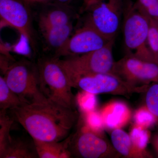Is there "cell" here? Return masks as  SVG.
Here are the masks:
<instances>
[{"instance_id": "obj_1", "label": "cell", "mask_w": 158, "mask_h": 158, "mask_svg": "<svg viewBox=\"0 0 158 158\" xmlns=\"http://www.w3.org/2000/svg\"><path fill=\"white\" fill-rule=\"evenodd\" d=\"M10 111L12 118L33 139L43 141L66 139L77 118L75 110L50 100L42 103L26 104Z\"/></svg>"}, {"instance_id": "obj_2", "label": "cell", "mask_w": 158, "mask_h": 158, "mask_svg": "<svg viewBox=\"0 0 158 158\" xmlns=\"http://www.w3.org/2000/svg\"><path fill=\"white\" fill-rule=\"evenodd\" d=\"M40 89L50 100L75 110V97L70 77L58 57L40 61L38 65Z\"/></svg>"}, {"instance_id": "obj_3", "label": "cell", "mask_w": 158, "mask_h": 158, "mask_svg": "<svg viewBox=\"0 0 158 158\" xmlns=\"http://www.w3.org/2000/svg\"><path fill=\"white\" fill-rule=\"evenodd\" d=\"M9 88L25 104L47 102L49 100L40 89L38 66L27 61L13 63L4 76Z\"/></svg>"}, {"instance_id": "obj_4", "label": "cell", "mask_w": 158, "mask_h": 158, "mask_svg": "<svg viewBox=\"0 0 158 158\" xmlns=\"http://www.w3.org/2000/svg\"><path fill=\"white\" fill-rule=\"evenodd\" d=\"M126 11L123 34L127 54L145 61L155 62L148 45L150 19L134 5L129 6Z\"/></svg>"}, {"instance_id": "obj_5", "label": "cell", "mask_w": 158, "mask_h": 158, "mask_svg": "<svg viewBox=\"0 0 158 158\" xmlns=\"http://www.w3.org/2000/svg\"><path fill=\"white\" fill-rule=\"evenodd\" d=\"M73 88L94 94H109L130 97L133 93H145L149 85L136 87L112 73L69 75Z\"/></svg>"}, {"instance_id": "obj_6", "label": "cell", "mask_w": 158, "mask_h": 158, "mask_svg": "<svg viewBox=\"0 0 158 158\" xmlns=\"http://www.w3.org/2000/svg\"><path fill=\"white\" fill-rule=\"evenodd\" d=\"M115 40L103 47L88 54L60 59L69 75L95 73L113 74L115 61L113 56Z\"/></svg>"}, {"instance_id": "obj_7", "label": "cell", "mask_w": 158, "mask_h": 158, "mask_svg": "<svg viewBox=\"0 0 158 158\" xmlns=\"http://www.w3.org/2000/svg\"><path fill=\"white\" fill-rule=\"evenodd\" d=\"M123 0H104L88 8L85 24L109 40L115 39L123 13Z\"/></svg>"}, {"instance_id": "obj_8", "label": "cell", "mask_w": 158, "mask_h": 158, "mask_svg": "<svg viewBox=\"0 0 158 158\" xmlns=\"http://www.w3.org/2000/svg\"><path fill=\"white\" fill-rule=\"evenodd\" d=\"M113 74L136 87L158 82V63L127 54L115 62Z\"/></svg>"}, {"instance_id": "obj_9", "label": "cell", "mask_w": 158, "mask_h": 158, "mask_svg": "<svg viewBox=\"0 0 158 158\" xmlns=\"http://www.w3.org/2000/svg\"><path fill=\"white\" fill-rule=\"evenodd\" d=\"M81 129L71 136L69 149L72 156L83 158L116 157L117 152L113 145L96 134Z\"/></svg>"}, {"instance_id": "obj_10", "label": "cell", "mask_w": 158, "mask_h": 158, "mask_svg": "<svg viewBox=\"0 0 158 158\" xmlns=\"http://www.w3.org/2000/svg\"><path fill=\"white\" fill-rule=\"evenodd\" d=\"M110 40L91 26L85 24L56 52L57 57H74L88 54L104 47Z\"/></svg>"}, {"instance_id": "obj_11", "label": "cell", "mask_w": 158, "mask_h": 158, "mask_svg": "<svg viewBox=\"0 0 158 158\" xmlns=\"http://www.w3.org/2000/svg\"><path fill=\"white\" fill-rule=\"evenodd\" d=\"M0 16L3 21L19 31L31 41L30 18L25 5L19 0H0Z\"/></svg>"}, {"instance_id": "obj_12", "label": "cell", "mask_w": 158, "mask_h": 158, "mask_svg": "<svg viewBox=\"0 0 158 158\" xmlns=\"http://www.w3.org/2000/svg\"><path fill=\"white\" fill-rule=\"evenodd\" d=\"M112 145L118 154L126 158L150 157L146 152L138 149L133 144L131 136L120 129H115L111 133Z\"/></svg>"}, {"instance_id": "obj_13", "label": "cell", "mask_w": 158, "mask_h": 158, "mask_svg": "<svg viewBox=\"0 0 158 158\" xmlns=\"http://www.w3.org/2000/svg\"><path fill=\"white\" fill-rule=\"evenodd\" d=\"M71 136L61 141H43L33 139L38 157L70 158L72 156L69 149Z\"/></svg>"}, {"instance_id": "obj_14", "label": "cell", "mask_w": 158, "mask_h": 158, "mask_svg": "<svg viewBox=\"0 0 158 158\" xmlns=\"http://www.w3.org/2000/svg\"><path fill=\"white\" fill-rule=\"evenodd\" d=\"M72 30L73 26L70 23L65 25L49 29L42 33L47 45L56 52L68 41Z\"/></svg>"}, {"instance_id": "obj_15", "label": "cell", "mask_w": 158, "mask_h": 158, "mask_svg": "<svg viewBox=\"0 0 158 158\" xmlns=\"http://www.w3.org/2000/svg\"><path fill=\"white\" fill-rule=\"evenodd\" d=\"M1 158H35L38 157L35 147L34 148L19 139L11 138V141L0 154Z\"/></svg>"}, {"instance_id": "obj_16", "label": "cell", "mask_w": 158, "mask_h": 158, "mask_svg": "<svg viewBox=\"0 0 158 158\" xmlns=\"http://www.w3.org/2000/svg\"><path fill=\"white\" fill-rule=\"evenodd\" d=\"M70 23V15L68 11L62 8H55L40 16L39 25L43 32L49 29L65 25Z\"/></svg>"}, {"instance_id": "obj_17", "label": "cell", "mask_w": 158, "mask_h": 158, "mask_svg": "<svg viewBox=\"0 0 158 158\" xmlns=\"http://www.w3.org/2000/svg\"><path fill=\"white\" fill-rule=\"evenodd\" d=\"M26 104L22 101L6 83L4 77H0V109L1 110H11Z\"/></svg>"}, {"instance_id": "obj_18", "label": "cell", "mask_w": 158, "mask_h": 158, "mask_svg": "<svg viewBox=\"0 0 158 158\" xmlns=\"http://www.w3.org/2000/svg\"><path fill=\"white\" fill-rule=\"evenodd\" d=\"M6 112V110H0V154L3 152L12 138L10 133L14 119L9 117Z\"/></svg>"}, {"instance_id": "obj_19", "label": "cell", "mask_w": 158, "mask_h": 158, "mask_svg": "<svg viewBox=\"0 0 158 158\" xmlns=\"http://www.w3.org/2000/svg\"><path fill=\"white\" fill-rule=\"evenodd\" d=\"M145 93L146 108L154 117L158 126V82L150 85Z\"/></svg>"}, {"instance_id": "obj_20", "label": "cell", "mask_w": 158, "mask_h": 158, "mask_svg": "<svg viewBox=\"0 0 158 158\" xmlns=\"http://www.w3.org/2000/svg\"><path fill=\"white\" fill-rule=\"evenodd\" d=\"M134 6L150 19L158 22V0H137Z\"/></svg>"}, {"instance_id": "obj_21", "label": "cell", "mask_w": 158, "mask_h": 158, "mask_svg": "<svg viewBox=\"0 0 158 158\" xmlns=\"http://www.w3.org/2000/svg\"><path fill=\"white\" fill-rule=\"evenodd\" d=\"M148 45L154 61L158 63V24L157 22L152 19L148 36Z\"/></svg>"}, {"instance_id": "obj_22", "label": "cell", "mask_w": 158, "mask_h": 158, "mask_svg": "<svg viewBox=\"0 0 158 158\" xmlns=\"http://www.w3.org/2000/svg\"><path fill=\"white\" fill-rule=\"evenodd\" d=\"M133 144L138 149L143 152L149 139V135L147 131L138 127L134 129L130 135Z\"/></svg>"}, {"instance_id": "obj_23", "label": "cell", "mask_w": 158, "mask_h": 158, "mask_svg": "<svg viewBox=\"0 0 158 158\" xmlns=\"http://www.w3.org/2000/svg\"><path fill=\"white\" fill-rule=\"evenodd\" d=\"M86 92V94L85 95L79 96L77 101L82 110L86 111H90L93 110L95 105L94 94Z\"/></svg>"}, {"instance_id": "obj_24", "label": "cell", "mask_w": 158, "mask_h": 158, "mask_svg": "<svg viewBox=\"0 0 158 158\" xmlns=\"http://www.w3.org/2000/svg\"><path fill=\"white\" fill-rule=\"evenodd\" d=\"M137 119L138 124H144L145 127L150 126L151 125L156 124L154 117L146 108L144 111L138 113Z\"/></svg>"}, {"instance_id": "obj_25", "label": "cell", "mask_w": 158, "mask_h": 158, "mask_svg": "<svg viewBox=\"0 0 158 158\" xmlns=\"http://www.w3.org/2000/svg\"><path fill=\"white\" fill-rule=\"evenodd\" d=\"M103 1L104 0H84V3L85 8L87 10L88 8L94 4Z\"/></svg>"}, {"instance_id": "obj_26", "label": "cell", "mask_w": 158, "mask_h": 158, "mask_svg": "<svg viewBox=\"0 0 158 158\" xmlns=\"http://www.w3.org/2000/svg\"><path fill=\"white\" fill-rule=\"evenodd\" d=\"M153 145L155 148L156 150V151L157 153H158V134L156 135L153 139Z\"/></svg>"}, {"instance_id": "obj_27", "label": "cell", "mask_w": 158, "mask_h": 158, "mask_svg": "<svg viewBox=\"0 0 158 158\" xmlns=\"http://www.w3.org/2000/svg\"><path fill=\"white\" fill-rule=\"evenodd\" d=\"M55 1H57L58 3L62 4V5H65V4H68L72 0H55Z\"/></svg>"}, {"instance_id": "obj_28", "label": "cell", "mask_w": 158, "mask_h": 158, "mask_svg": "<svg viewBox=\"0 0 158 158\" xmlns=\"http://www.w3.org/2000/svg\"><path fill=\"white\" fill-rule=\"evenodd\" d=\"M157 23H158V22H157Z\"/></svg>"}, {"instance_id": "obj_29", "label": "cell", "mask_w": 158, "mask_h": 158, "mask_svg": "<svg viewBox=\"0 0 158 158\" xmlns=\"http://www.w3.org/2000/svg\"></svg>"}]
</instances>
